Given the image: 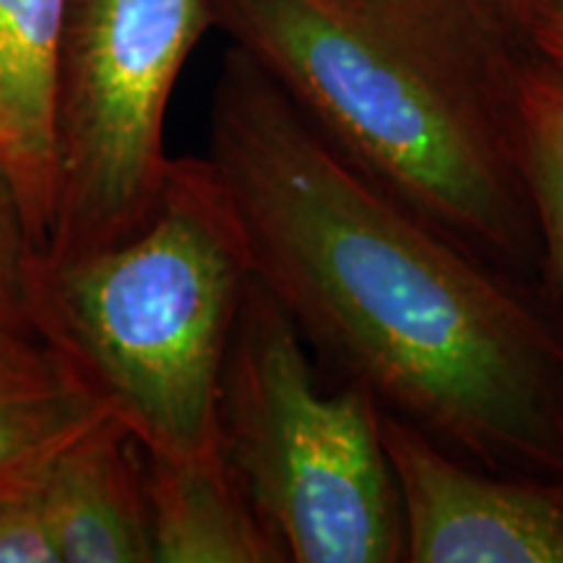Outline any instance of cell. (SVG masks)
<instances>
[{
  "label": "cell",
  "instance_id": "1",
  "mask_svg": "<svg viewBox=\"0 0 563 563\" xmlns=\"http://www.w3.org/2000/svg\"><path fill=\"white\" fill-rule=\"evenodd\" d=\"M207 162L253 277L347 382L464 460L563 483V332L543 295L352 165L238 45Z\"/></svg>",
  "mask_w": 563,
  "mask_h": 563
},
{
  "label": "cell",
  "instance_id": "6",
  "mask_svg": "<svg viewBox=\"0 0 563 563\" xmlns=\"http://www.w3.org/2000/svg\"><path fill=\"white\" fill-rule=\"evenodd\" d=\"M405 525V563H563V483L464 460L382 412Z\"/></svg>",
  "mask_w": 563,
  "mask_h": 563
},
{
  "label": "cell",
  "instance_id": "4",
  "mask_svg": "<svg viewBox=\"0 0 563 563\" xmlns=\"http://www.w3.org/2000/svg\"><path fill=\"white\" fill-rule=\"evenodd\" d=\"M306 336L253 277L220 394V449L292 563H405L384 407L357 382L321 386Z\"/></svg>",
  "mask_w": 563,
  "mask_h": 563
},
{
  "label": "cell",
  "instance_id": "14",
  "mask_svg": "<svg viewBox=\"0 0 563 563\" xmlns=\"http://www.w3.org/2000/svg\"><path fill=\"white\" fill-rule=\"evenodd\" d=\"M534 60L563 76V0H498Z\"/></svg>",
  "mask_w": 563,
  "mask_h": 563
},
{
  "label": "cell",
  "instance_id": "9",
  "mask_svg": "<svg viewBox=\"0 0 563 563\" xmlns=\"http://www.w3.org/2000/svg\"><path fill=\"white\" fill-rule=\"evenodd\" d=\"M154 563H287L222 449L146 452Z\"/></svg>",
  "mask_w": 563,
  "mask_h": 563
},
{
  "label": "cell",
  "instance_id": "12",
  "mask_svg": "<svg viewBox=\"0 0 563 563\" xmlns=\"http://www.w3.org/2000/svg\"><path fill=\"white\" fill-rule=\"evenodd\" d=\"M42 249L16 188L0 173V327L34 329V274Z\"/></svg>",
  "mask_w": 563,
  "mask_h": 563
},
{
  "label": "cell",
  "instance_id": "3",
  "mask_svg": "<svg viewBox=\"0 0 563 563\" xmlns=\"http://www.w3.org/2000/svg\"><path fill=\"white\" fill-rule=\"evenodd\" d=\"M251 279L241 224L207 157L173 159L133 235L42 253L34 329L146 452L203 454L220 446L224 363Z\"/></svg>",
  "mask_w": 563,
  "mask_h": 563
},
{
  "label": "cell",
  "instance_id": "10",
  "mask_svg": "<svg viewBox=\"0 0 563 563\" xmlns=\"http://www.w3.org/2000/svg\"><path fill=\"white\" fill-rule=\"evenodd\" d=\"M104 415L102 399L55 344L30 329L0 327V490L37 481Z\"/></svg>",
  "mask_w": 563,
  "mask_h": 563
},
{
  "label": "cell",
  "instance_id": "13",
  "mask_svg": "<svg viewBox=\"0 0 563 563\" xmlns=\"http://www.w3.org/2000/svg\"><path fill=\"white\" fill-rule=\"evenodd\" d=\"M40 481L0 490V563H60Z\"/></svg>",
  "mask_w": 563,
  "mask_h": 563
},
{
  "label": "cell",
  "instance_id": "2",
  "mask_svg": "<svg viewBox=\"0 0 563 563\" xmlns=\"http://www.w3.org/2000/svg\"><path fill=\"white\" fill-rule=\"evenodd\" d=\"M209 3L352 165L551 292L519 131L525 47L498 0Z\"/></svg>",
  "mask_w": 563,
  "mask_h": 563
},
{
  "label": "cell",
  "instance_id": "5",
  "mask_svg": "<svg viewBox=\"0 0 563 563\" xmlns=\"http://www.w3.org/2000/svg\"><path fill=\"white\" fill-rule=\"evenodd\" d=\"M214 26L209 0H68L53 95L45 256L133 235L165 188V121L183 66Z\"/></svg>",
  "mask_w": 563,
  "mask_h": 563
},
{
  "label": "cell",
  "instance_id": "11",
  "mask_svg": "<svg viewBox=\"0 0 563 563\" xmlns=\"http://www.w3.org/2000/svg\"><path fill=\"white\" fill-rule=\"evenodd\" d=\"M519 131L548 287L563 302V76L527 51L519 70Z\"/></svg>",
  "mask_w": 563,
  "mask_h": 563
},
{
  "label": "cell",
  "instance_id": "8",
  "mask_svg": "<svg viewBox=\"0 0 563 563\" xmlns=\"http://www.w3.org/2000/svg\"><path fill=\"white\" fill-rule=\"evenodd\" d=\"M68 0H0V173L45 251L53 211V95Z\"/></svg>",
  "mask_w": 563,
  "mask_h": 563
},
{
  "label": "cell",
  "instance_id": "7",
  "mask_svg": "<svg viewBox=\"0 0 563 563\" xmlns=\"http://www.w3.org/2000/svg\"><path fill=\"white\" fill-rule=\"evenodd\" d=\"M40 490L60 563H154L146 449L118 418L66 443Z\"/></svg>",
  "mask_w": 563,
  "mask_h": 563
}]
</instances>
